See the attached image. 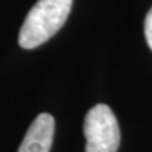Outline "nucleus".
Instances as JSON below:
<instances>
[{
	"label": "nucleus",
	"instance_id": "7ed1b4c3",
	"mask_svg": "<svg viewBox=\"0 0 152 152\" xmlns=\"http://www.w3.org/2000/svg\"><path fill=\"white\" fill-rule=\"evenodd\" d=\"M55 120L48 113H41L26 132L18 152H49L54 141Z\"/></svg>",
	"mask_w": 152,
	"mask_h": 152
},
{
	"label": "nucleus",
	"instance_id": "f03ea898",
	"mask_svg": "<svg viewBox=\"0 0 152 152\" xmlns=\"http://www.w3.org/2000/svg\"><path fill=\"white\" fill-rule=\"evenodd\" d=\"M83 132L86 137V152H117L120 147L118 121L106 104H96L87 111Z\"/></svg>",
	"mask_w": 152,
	"mask_h": 152
},
{
	"label": "nucleus",
	"instance_id": "f257e3e1",
	"mask_svg": "<svg viewBox=\"0 0 152 152\" xmlns=\"http://www.w3.org/2000/svg\"><path fill=\"white\" fill-rule=\"evenodd\" d=\"M73 0H38L28 11L20 28L18 44L33 49L47 42L64 27Z\"/></svg>",
	"mask_w": 152,
	"mask_h": 152
},
{
	"label": "nucleus",
	"instance_id": "20e7f679",
	"mask_svg": "<svg viewBox=\"0 0 152 152\" xmlns=\"http://www.w3.org/2000/svg\"><path fill=\"white\" fill-rule=\"evenodd\" d=\"M144 31H145V38H147L148 47L152 51V7L148 10L147 17H145V23H144Z\"/></svg>",
	"mask_w": 152,
	"mask_h": 152
}]
</instances>
